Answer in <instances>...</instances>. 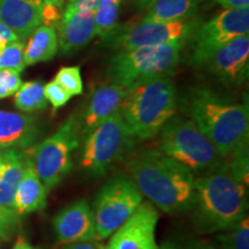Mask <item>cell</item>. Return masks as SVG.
Listing matches in <instances>:
<instances>
[{
  "mask_svg": "<svg viewBox=\"0 0 249 249\" xmlns=\"http://www.w3.org/2000/svg\"><path fill=\"white\" fill-rule=\"evenodd\" d=\"M183 113L197 124L223 158L248 148V103H235L211 89L195 87L182 96Z\"/></svg>",
  "mask_w": 249,
  "mask_h": 249,
  "instance_id": "1",
  "label": "cell"
},
{
  "mask_svg": "<svg viewBox=\"0 0 249 249\" xmlns=\"http://www.w3.org/2000/svg\"><path fill=\"white\" fill-rule=\"evenodd\" d=\"M126 172L140 193L155 208L170 214L189 211L195 176L160 150H144L130 156Z\"/></svg>",
  "mask_w": 249,
  "mask_h": 249,
  "instance_id": "2",
  "label": "cell"
},
{
  "mask_svg": "<svg viewBox=\"0 0 249 249\" xmlns=\"http://www.w3.org/2000/svg\"><path fill=\"white\" fill-rule=\"evenodd\" d=\"M248 185L238 179L226 160L194 181L189 213L197 232L226 231L248 216Z\"/></svg>",
  "mask_w": 249,
  "mask_h": 249,
  "instance_id": "3",
  "label": "cell"
},
{
  "mask_svg": "<svg viewBox=\"0 0 249 249\" xmlns=\"http://www.w3.org/2000/svg\"><path fill=\"white\" fill-rule=\"evenodd\" d=\"M177 108L176 86L170 76H163L130 90L120 112L134 138L147 140L160 134Z\"/></svg>",
  "mask_w": 249,
  "mask_h": 249,
  "instance_id": "4",
  "label": "cell"
},
{
  "mask_svg": "<svg viewBox=\"0 0 249 249\" xmlns=\"http://www.w3.org/2000/svg\"><path fill=\"white\" fill-rule=\"evenodd\" d=\"M160 133V151L194 176L210 172L225 163L213 143L188 117L174 114Z\"/></svg>",
  "mask_w": 249,
  "mask_h": 249,
  "instance_id": "5",
  "label": "cell"
},
{
  "mask_svg": "<svg viewBox=\"0 0 249 249\" xmlns=\"http://www.w3.org/2000/svg\"><path fill=\"white\" fill-rule=\"evenodd\" d=\"M186 43L177 40L167 44L120 51L113 55L108 66L112 82L130 91L147 81L171 76L178 66Z\"/></svg>",
  "mask_w": 249,
  "mask_h": 249,
  "instance_id": "6",
  "label": "cell"
},
{
  "mask_svg": "<svg viewBox=\"0 0 249 249\" xmlns=\"http://www.w3.org/2000/svg\"><path fill=\"white\" fill-rule=\"evenodd\" d=\"M80 138L79 124L73 114L53 135L26 150L31 166L48 191L58 186L73 169V151Z\"/></svg>",
  "mask_w": 249,
  "mask_h": 249,
  "instance_id": "7",
  "label": "cell"
},
{
  "mask_svg": "<svg viewBox=\"0 0 249 249\" xmlns=\"http://www.w3.org/2000/svg\"><path fill=\"white\" fill-rule=\"evenodd\" d=\"M134 145V136L124 124L121 112L108 118L85 136L80 157L81 169L101 177Z\"/></svg>",
  "mask_w": 249,
  "mask_h": 249,
  "instance_id": "8",
  "label": "cell"
},
{
  "mask_svg": "<svg viewBox=\"0 0 249 249\" xmlns=\"http://www.w3.org/2000/svg\"><path fill=\"white\" fill-rule=\"evenodd\" d=\"M142 200L143 195L126 174L119 173L108 180L99 189L93 202L97 240L111 236L128 219Z\"/></svg>",
  "mask_w": 249,
  "mask_h": 249,
  "instance_id": "9",
  "label": "cell"
},
{
  "mask_svg": "<svg viewBox=\"0 0 249 249\" xmlns=\"http://www.w3.org/2000/svg\"><path fill=\"white\" fill-rule=\"evenodd\" d=\"M249 33V7L225 9L207 23L196 27L189 37L187 62L203 67L220 46L239 36Z\"/></svg>",
  "mask_w": 249,
  "mask_h": 249,
  "instance_id": "10",
  "label": "cell"
},
{
  "mask_svg": "<svg viewBox=\"0 0 249 249\" xmlns=\"http://www.w3.org/2000/svg\"><path fill=\"white\" fill-rule=\"evenodd\" d=\"M197 21L186 20L176 22L144 21L124 27L120 31L113 30L107 37V44L121 51L142 46H154L183 40L187 42L197 27Z\"/></svg>",
  "mask_w": 249,
  "mask_h": 249,
  "instance_id": "11",
  "label": "cell"
},
{
  "mask_svg": "<svg viewBox=\"0 0 249 249\" xmlns=\"http://www.w3.org/2000/svg\"><path fill=\"white\" fill-rule=\"evenodd\" d=\"M160 219L157 209L150 202H141L128 219L112 236L107 249H158L156 226Z\"/></svg>",
  "mask_w": 249,
  "mask_h": 249,
  "instance_id": "12",
  "label": "cell"
},
{
  "mask_svg": "<svg viewBox=\"0 0 249 249\" xmlns=\"http://www.w3.org/2000/svg\"><path fill=\"white\" fill-rule=\"evenodd\" d=\"M223 83L239 86L248 76L249 36H239L220 46L203 66Z\"/></svg>",
  "mask_w": 249,
  "mask_h": 249,
  "instance_id": "13",
  "label": "cell"
},
{
  "mask_svg": "<svg viewBox=\"0 0 249 249\" xmlns=\"http://www.w3.org/2000/svg\"><path fill=\"white\" fill-rule=\"evenodd\" d=\"M129 90L117 83H105L98 86L90 93L86 107L76 117L79 124L80 135H86L119 112Z\"/></svg>",
  "mask_w": 249,
  "mask_h": 249,
  "instance_id": "14",
  "label": "cell"
},
{
  "mask_svg": "<svg viewBox=\"0 0 249 249\" xmlns=\"http://www.w3.org/2000/svg\"><path fill=\"white\" fill-rule=\"evenodd\" d=\"M53 229L62 245L97 240L95 217L88 201L82 198L67 204L53 218Z\"/></svg>",
  "mask_w": 249,
  "mask_h": 249,
  "instance_id": "15",
  "label": "cell"
},
{
  "mask_svg": "<svg viewBox=\"0 0 249 249\" xmlns=\"http://www.w3.org/2000/svg\"><path fill=\"white\" fill-rule=\"evenodd\" d=\"M43 0H0V21L23 40L42 24Z\"/></svg>",
  "mask_w": 249,
  "mask_h": 249,
  "instance_id": "16",
  "label": "cell"
},
{
  "mask_svg": "<svg viewBox=\"0 0 249 249\" xmlns=\"http://www.w3.org/2000/svg\"><path fill=\"white\" fill-rule=\"evenodd\" d=\"M58 31V45L65 54L73 53L85 48L97 36L95 12H79L68 18H62L54 27Z\"/></svg>",
  "mask_w": 249,
  "mask_h": 249,
  "instance_id": "17",
  "label": "cell"
},
{
  "mask_svg": "<svg viewBox=\"0 0 249 249\" xmlns=\"http://www.w3.org/2000/svg\"><path fill=\"white\" fill-rule=\"evenodd\" d=\"M38 135L34 117L0 110V149H28Z\"/></svg>",
  "mask_w": 249,
  "mask_h": 249,
  "instance_id": "18",
  "label": "cell"
},
{
  "mask_svg": "<svg viewBox=\"0 0 249 249\" xmlns=\"http://www.w3.org/2000/svg\"><path fill=\"white\" fill-rule=\"evenodd\" d=\"M0 165V205L14 209L17 189L28 164L26 152L18 149H2Z\"/></svg>",
  "mask_w": 249,
  "mask_h": 249,
  "instance_id": "19",
  "label": "cell"
},
{
  "mask_svg": "<svg viewBox=\"0 0 249 249\" xmlns=\"http://www.w3.org/2000/svg\"><path fill=\"white\" fill-rule=\"evenodd\" d=\"M48 192L49 191L46 189L44 183L40 181L34 167L31 166L29 158H28L23 178L18 187L17 194H15L14 210L17 211L18 216L43 210L46 205Z\"/></svg>",
  "mask_w": 249,
  "mask_h": 249,
  "instance_id": "20",
  "label": "cell"
},
{
  "mask_svg": "<svg viewBox=\"0 0 249 249\" xmlns=\"http://www.w3.org/2000/svg\"><path fill=\"white\" fill-rule=\"evenodd\" d=\"M59 49L57 31L53 27L39 26L34 30L24 48V65L33 66L40 61L51 60Z\"/></svg>",
  "mask_w": 249,
  "mask_h": 249,
  "instance_id": "21",
  "label": "cell"
},
{
  "mask_svg": "<svg viewBox=\"0 0 249 249\" xmlns=\"http://www.w3.org/2000/svg\"><path fill=\"white\" fill-rule=\"evenodd\" d=\"M200 0H152L144 21L176 22L186 21L193 17Z\"/></svg>",
  "mask_w": 249,
  "mask_h": 249,
  "instance_id": "22",
  "label": "cell"
},
{
  "mask_svg": "<svg viewBox=\"0 0 249 249\" xmlns=\"http://www.w3.org/2000/svg\"><path fill=\"white\" fill-rule=\"evenodd\" d=\"M14 104L22 112H35L44 110L48 107L44 95V86L39 81H29L22 83L15 92Z\"/></svg>",
  "mask_w": 249,
  "mask_h": 249,
  "instance_id": "23",
  "label": "cell"
},
{
  "mask_svg": "<svg viewBox=\"0 0 249 249\" xmlns=\"http://www.w3.org/2000/svg\"><path fill=\"white\" fill-rule=\"evenodd\" d=\"M123 0H102L95 12V22L97 35L104 38L117 28Z\"/></svg>",
  "mask_w": 249,
  "mask_h": 249,
  "instance_id": "24",
  "label": "cell"
},
{
  "mask_svg": "<svg viewBox=\"0 0 249 249\" xmlns=\"http://www.w3.org/2000/svg\"><path fill=\"white\" fill-rule=\"evenodd\" d=\"M226 233L220 235L218 240L222 249H249V222L246 216L240 223L232 229L226 230Z\"/></svg>",
  "mask_w": 249,
  "mask_h": 249,
  "instance_id": "25",
  "label": "cell"
},
{
  "mask_svg": "<svg viewBox=\"0 0 249 249\" xmlns=\"http://www.w3.org/2000/svg\"><path fill=\"white\" fill-rule=\"evenodd\" d=\"M23 55L24 43L22 40L7 43L5 49L0 52V71L13 70L21 73L26 67Z\"/></svg>",
  "mask_w": 249,
  "mask_h": 249,
  "instance_id": "26",
  "label": "cell"
},
{
  "mask_svg": "<svg viewBox=\"0 0 249 249\" xmlns=\"http://www.w3.org/2000/svg\"><path fill=\"white\" fill-rule=\"evenodd\" d=\"M54 80L64 87L71 96H77L83 92L80 67H62L58 71Z\"/></svg>",
  "mask_w": 249,
  "mask_h": 249,
  "instance_id": "27",
  "label": "cell"
},
{
  "mask_svg": "<svg viewBox=\"0 0 249 249\" xmlns=\"http://www.w3.org/2000/svg\"><path fill=\"white\" fill-rule=\"evenodd\" d=\"M22 86L20 73L13 70L0 71V99L15 95Z\"/></svg>",
  "mask_w": 249,
  "mask_h": 249,
  "instance_id": "28",
  "label": "cell"
},
{
  "mask_svg": "<svg viewBox=\"0 0 249 249\" xmlns=\"http://www.w3.org/2000/svg\"><path fill=\"white\" fill-rule=\"evenodd\" d=\"M44 95L48 103H51L53 110H58L59 107H64L70 101L71 96L65 90L64 87L59 85L57 81L53 80L44 86Z\"/></svg>",
  "mask_w": 249,
  "mask_h": 249,
  "instance_id": "29",
  "label": "cell"
},
{
  "mask_svg": "<svg viewBox=\"0 0 249 249\" xmlns=\"http://www.w3.org/2000/svg\"><path fill=\"white\" fill-rule=\"evenodd\" d=\"M102 0H74L67 5L62 18H68L79 12H96Z\"/></svg>",
  "mask_w": 249,
  "mask_h": 249,
  "instance_id": "30",
  "label": "cell"
},
{
  "mask_svg": "<svg viewBox=\"0 0 249 249\" xmlns=\"http://www.w3.org/2000/svg\"><path fill=\"white\" fill-rule=\"evenodd\" d=\"M18 224V214L14 209H9L0 205V227L5 232L13 231V229Z\"/></svg>",
  "mask_w": 249,
  "mask_h": 249,
  "instance_id": "31",
  "label": "cell"
},
{
  "mask_svg": "<svg viewBox=\"0 0 249 249\" xmlns=\"http://www.w3.org/2000/svg\"><path fill=\"white\" fill-rule=\"evenodd\" d=\"M62 14L60 7H57V6L53 5L43 4L42 23H44V26H50L54 28L59 22H60Z\"/></svg>",
  "mask_w": 249,
  "mask_h": 249,
  "instance_id": "32",
  "label": "cell"
},
{
  "mask_svg": "<svg viewBox=\"0 0 249 249\" xmlns=\"http://www.w3.org/2000/svg\"><path fill=\"white\" fill-rule=\"evenodd\" d=\"M61 249H107V246L103 245L98 240L79 242V244L65 245Z\"/></svg>",
  "mask_w": 249,
  "mask_h": 249,
  "instance_id": "33",
  "label": "cell"
},
{
  "mask_svg": "<svg viewBox=\"0 0 249 249\" xmlns=\"http://www.w3.org/2000/svg\"><path fill=\"white\" fill-rule=\"evenodd\" d=\"M225 9H238L242 7H249V0H214Z\"/></svg>",
  "mask_w": 249,
  "mask_h": 249,
  "instance_id": "34",
  "label": "cell"
},
{
  "mask_svg": "<svg viewBox=\"0 0 249 249\" xmlns=\"http://www.w3.org/2000/svg\"><path fill=\"white\" fill-rule=\"evenodd\" d=\"M0 38L5 39L7 43L14 42V40H18V37L15 36V34L12 33V31L9 30L8 28L1 22V21H0Z\"/></svg>",
  "mask_w": 249,
  "mask_h": 249,
  "instance_id": "35",
  "label": "cell"
},
{
  "mask_svg": "<svg viewBox=\"0 0 249 249\" xmlns=\"http://www.w3.org/2000/svg\"><path fill=\"white\" fill-rule=\"evenodd\" d=\"M12 249H38V248L33 247V246H31L29 242L23 238V236H18L17 242H15L14 247Z\"/></svg>",
  "mask_w": 249,
  "mask_h": 249,
  "instance_id": "36",
  "label": "cell"
},
{
  "mask_svg": "<svg viewBox=\"0 0 249 249\" xmlns=\"http://www.w3.org/2000/svg\"><path fill=\"white\" fill-rule=\"evenodd\" d=\"M65 0H43V4H48V5H53L57 6V7H62L64 5Z\"/></svg>",
  "mask_w": 249,
  "mask_h": 249,
  "instance_id": "37",
  "label": "cell"
},
{
  "mask_svg": "<svg viewBox=\"0 0 249 249\" xmlns=\"http://www.w3.org/2000/svg\"><path fill=\"white\" fill-rule=\"evenodd\" d=\"M7 45V42H6L5 39H2V38H0V52L2 51V50L5 49V46Z\"/></svg>",
  "mask_w": 249,
  "mask_h": 249,
  "instance_id": "38",
  "label": "cell"
},
{
  "mask_svg": "<svg viewBox=\"0 0 249 249\" xmlns=\"http://www.w3.org/2000/svg\"><path fill=\"white\" fill-rule=\"evenodd\" d=\"M0 238H2V239L8 238V233H7V232H5L4 230L1 229V227H0Z\"/></svg>",
  "mask_w": 249,
  "mask_h": 249,
  "instance_id": "39",
  "label": "cell"
},
{
  "mask_svg": "<svg viewBox=\"0 0 249 249\" xmlns=\"http://www.w3.org/2000/svg\"><path fill=\"white\" fill-rule=\"evenodd\" d=\"M1 150H2V149H0V165H1Z\"/></svg>",
  "mask_w": 249,
  "mask_h": 249,
  "instance_id": "40",
  "label": "cell"
},
{
  "mask_svg": "<svg viewBox=\"0 0 249 249\" xmlns=\"http://www.w3.org/2000/svg\"><path fill=\"white\" fill-rule=\"evenodd\" d=\"M70 1H74V0H70Z\"/></svg>",
  "mask_w": 249,
  "mask_h": 249,
  "instance_id": "41",
  "label": "cell"
},
{
  "mask_svg": "<svg viewBox=\"0 0 249 249\" xmlns=\"http://www.w3.org/2000/svg\"><path fill=\"white\" fill-rule=\"evenodd\" d=\"M200 1H202V0H200Z\"/></svg>",
  "mask_w": 249,
  "mask_h": 249,
  "instance_id": "42",
  "label": "cell"
},
{
  "mask_svg": "<svg viewBox=\"0 0 249 249\" xmlns=\"http://www.w3.org/2000/svg\"><path fill=\"white\" fill-rule=\"evenodd\" d=\"M207 249H208V248H207Z\"/></svg>",
  "mask_w": 249,
  "mask_h": 249,
  "instance_id": "43",
  "label": "cell"
}]
</instances>
